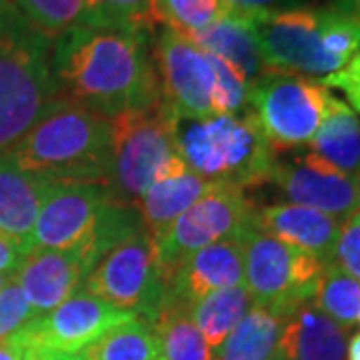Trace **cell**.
I'll use <instances>...</instances> for the list:
<instances>
[{"label": "cell", "instance_id": "cell-1", "mask_svg": "<svg viewBox=\"0 0 360 360\" xmlns=\"http://www.w3.org/2000/svg\"><path fill=\"white\" fill-rule=\"evenodd\" d=\"M60 96L108 120L162 103L153 30L77 26L52 40Z\"/></svg>", "mask_w": 360, "mask_h": 360}, {"label": "cell", "instance_id": "cell-2", "mask_svg": "<svg viewBox=\"0 0 360 360\" xmlns=\"http://www.w3.org/2000/svg\"><path fill=\"white\" fill-rule=\"evenodd\" d=\"M8 155L40 179L65 184H110L112 120L58 96Z\"/></svg>", "mask_w": 360, "mask_h": 360}, {"label": "cell", "instance_id": "cell-3", "mask_svg": "<svg viewBox=\"0 0 360 360\" xmlns=\"http://www.w3.org/2000/svg\"><path fill=\"white\" fill-rule=\"evenodd\" d=\"M146 231L139 206L106 184L52 182L34 226V248L77 250L90 270L110 250Z\"/></svg>", "mask_w": 360, "mask_h": 360}, {"label": "cell", "instance_id": "cell-4", "mask_svg": "<svg viewBox=\"0 0 360 360\" xmlns=\"http://www.w3.org/2000/svg\"><path fill=\"white\" fill-rule=\"evenodd\" d=\"M250 18L269 70L328 77L360 51V20L335 6H302Z\"/></svg>", "mask_w": 360, "mask_h": 360}, {"label": "cell", "instance_id": "cell-5", "mask_svg": "<svg viewBox=\"0 0 360 360\" xmlns=\"http://www.w3.org/2000/svg\"><path fill=\"white\" fill-rule=\"evenodd\" d=\"M52 40L13 2L0 11V153L11 150L60 96Z\"/></svg>", "mask_w": 360, "mask_h": 360}, {"label": "cell", "instance_id": "cell-6", "mask_svg": "<svg viewBox=\"0 0 360 360\" xmlns=\"http://www.w3.org/2000/svg\"><path fill=\"white\" fill-rule=\"evenodd\" d=\"M174 144L193 172L243 193L264 186L276 160L250 110L196 120L176 116Z\"/></svg>", "mask_w": 360, "mask_h": 360}, {"label": "cell", "instance_id": "cell-7", "mask_svg": "<svg viewBox=\"0 0 360 360\" xmlns=\"http://www.w3.org/2000/svg\"><path fill=\"white\" fill-rule=\"evenodd\" d=\"M333 94L319 78L266 70L250 84L248 110L276 156L309 148Z\"/></svg>", "mask_w": 360, "mask_h": 360}, {"label": "cell", "instance_id": "cell-8", "mask_svg": "<svg viewBox=\"0 0 360 360\" xmlns=\"http://www.w3.org/2000/svg\"><path fill=\"white\" fill-rule=\"evenodd\" d=\"M238 240L245 255V286L255 304L288 316L300 304L312 302L326 264L255 226Z\"/></svg>", "mask_w": 360, "mask_h": 360}, {"label": "cell", "instance_id": "cell-9", "mask_svg": "<svg viewBox=\"0 0 360 360\" xmlns=\"http://www.w3.org/2000/svg\"><path fill=\"white\" fill-rule=\"evenodd\" d=\"M176 115L165 103L155 108L112 120V176L116 198L136 205L155 182L158 170L174 155Z\"/></svg>", "mask_w": 360, "mask_h": 360}, {"label": "cell", "instance_id": "cell-10", "mask_svg": "<svg viewBox=\"0 0 360 360\" xmlns=\"http://www.w3.org/2000/svg\"><path fill=\"white\" fill-rule=\"evenodd\" d=\"M257 208L246 193L222 186L180 214L160 238L153 240L156 266L165 283L194 252L226 238H240L255 226Z\"/></svg>", "mask_w": 360, "mask_h": 360}, {"label": "cell", "instance_id": "cell-11", "mask_svg": "<svg viewBox=\"0 0 360 360\" xmlns=\"http://www.w3.org/2000/svg\"><path fill=\"white\" fill-rule=\"evenodd\" d=\"M82 288L116 309L155 321L167 298V283L156 266L148 231L110 250L90 272Z\"/></svg>", "mask_w": 360, "mask_h": 360}, {"label": "cell", "instance_id": "cell-12", "mask_svg": "<svg viewBox=\"0 0 360 360\" xmlns=\"http://www.w3.org/2000/svg\"><path fill=\"white\" fill-rule=\"evenodd\" d=\"M269 182L284 202L309 206L342 222L360 210V176L338 170L309 148L276 156Z\"/></svg>", "mask_w": 360, "mask_h": 360}, {"label": "cell", "instance_id": "cell-13", "mask_svg": "<svg viewBox=\"0 0 360 360\" xmlns=\"http://www.w3.org/2000/svg\"><path fill=\"white\" fill-rule=\"evenodd\" d=\"M153 54L162 98L179 118L212 116L214 68L208 52L186 34L162 28L155 37Z\"/></svg>", "mask_w": 360, "mask_h": 360}, {"label": "cell", "instance_id": "cell-14", "mask_svg": "<svg viewBox=\"0 0 360 360\" xmlns=\"http://www.w3.org/2000/svg\"><path fill=\"white\" fill-rule=\"evenodd\" d=\"M132 319H136V314L116 309L82 288L51 312L28 322L22 333L32 348L80 352L98 336Z\"/></svg>", "mask_w": 360, "mask_h": 360}, {"label": "cell", "instance_id": "cell-15", "mask_svg": "<svg viewBox=\"0 0 360 360\" xmlns=\"http://www.w3.org/2000/svg\"><path fill=\"white\" fill-rule=\"evenodd\" d=\"M90 272L86 260L77 250L34 248L22 258L14 281L22 288L28 304L42 316L82 290Z\"/></svg>", "mask_w": 360, "mask_h": 360}, {"label": "cell", "instance_id": "cell-16", "mask_svg": "<svg viewBox=\"0 0 360 360\" xmlns=\"http://www.w3.org/2000/svg\"><path fill=\"white\" fill-rule=\"evenodd\" d=\"M245 284V255L238 238H226L186 258L167 284V300L193 307L205 296Z\"/></svg>", "mask_w": 360, "mask_h": 360}, {"label": "cell", "instance_id": "cell-17", "mask_svg": "<svg viewBox=\"0 0 360 360\" xmlns=\"http://www.w3.org/2000/svg\"><path fill=\"white\" fill-rule=\"evenodd\" d=\"M51 184L18 167L8 153H0V238L22 257L34 250V226Z\"/></svg>", "mask_w": 360, "mask_h": 360}, {"label": "cell", "instance_id": "cell-18", "mask_svg": "<svg viewBox=\"0 0 360 360\" xmlns=\"http://www.w3.org/2000/svg\"><path fill=\"white\" fill-rule=\"evenodd\" d=\"M342 220L328 217L309 206L276 202L258 206L255 212V229L284 245L309 252L322 264L335 260V248Z\"/></svg>", "mask_w": 360, "mask_h": 360}, {"label": "cell", "instance_id": "cell-19", "mask_svg": "<svg viewBox=\"0 0 360 360\" xmlns=\"http://www.w3.org/2000/svg\"><path fill=\"white\" fill-rule=\"evenodd\" d=\"M188 39L205 52L231 65L248 84L269 70L260 54L250 14L229 11L212 25L188 34Z\"/></svg>", "mask_w": 360, "mask_h": 360}, {"label": "cell", "instance_id": "cell-20", "mask_svg": "<svg viewBox=\"0 0 360 360\" xmlns=\"http://www.w3.org/2000/svg\"><path fill=\"white\" fill-rule=\"evenodd\" d=\"M347 330L307 302L286 316L276 350L286 360H347Z\"/></svg>", "mask_w": 360, "mask_h": 360}, {"label": "cell", "instance_id": "cell-21", "mask_svg": "<svg viewBox=\"0 0 360 360\" xmlns=\"http://www.w3.org/2000/svg\"><path fill=\"white\" fill-rule=\"evenodd\" d=\"M219 188H222L220 184L202 179L191 168L176 176L156 180L136 200L150 238L153 240L160 238L180 214H184L191 206Z\"/></svg>", "mask_w": 360, "mask_h": 360}, {"label": "cell", "instance_id": "cell-22", "mask_svg": "<svg viewBox=\"0 0 360 360\" xmlns=\"http://www.w3.org/2000/svg\"><path fill=\"white\" fill-rule=\"evenodd\" d=\"M309 150L338 170L360 176V116L333 96Z\"/></svg>", "mask_w": 360, "mask_h": 360}, {"label": "cell", "instance_id": "cell-23", "mask_svg": "<svg viewBox=\"0 0 360 360\" xmlns=\"http://www.w3.org/2000/svg\"><path fill=\"white\" fill-rule=\"evenodd\" d=\"M286 316L252 304L226 340L212 352V360H269L276 350Z\"/></svg>", "mask_w": 360, "mask_h": 360}, {"label": "cell", "instance_id": "cell-24", "mask_svg": "<svg viewBox=\"0 0 360 360\" xmlns=\"http://www.w3.org/2000/svg\"><path fill=\"white\" fill-rule=\"evenodd\" d=\"M30 25L56 39L77 26H118L106 16L96 0H13Z\"/></svg>", "mask_w": 360, "mask_h": 360}, {"label": "cell", "instance_id": "cell-25", "mask_svg": "<svg viewBox=\"0 0 360 360\" xmlns=\"http://www.w3.org/2000/svg\"><path fill=\"white\" fill-rule=\"evenodd\" d=\"M252 298L248 295L245 284L224 288L219 292L205 296L202 300L191 307V319L205 336L206 345L214 352L236 328V324L252 309Z\"/></svg>", "mask_w": 360, "mask_h": 360}, {"label": "cell", "instance_id": "cell-26", "mask_svg": "<svg viewBox=\"0 0 360 360\" xmlns=\"http://www.w3.org/2000/svg\"><path fill=\"white\" fill-rule=\"evenodd\" d=\"M80 354L86 360H162L155 326L139 316L98 336Z\"/></svg>", "mask_w": 360, "mask_h": 360}, {"label": "cell", "instance_id": "cell-27", "mask_svg": "<svg viewBox=\"0 0 360 360\" xmlns=\"http://www.w3.org/2000/svg\"><path fill=\"white\" fill-rule=\"evenodd\" d=\"M150 324L160 340L162 360H212V350L191 319L188 307L165 298Z\"/></svg>", "mask_w": 360, "mask_h": 360}, {"label": "cell", "instance_id": "cell-28", "mask_svg": "<svg viewBox=\"0 0 360 360\" xmlns=\"http://www.w3.org/2000/svg\"><path fill=\"white\" fill-rule=\"evenodd\" d=\"M312 304L345 330L352 328L360 316V283L348 276L335 262L322 269Z\"/></svg>", "mask_w": 360, "mask_h": 360}, {"label": "cell", "instance_id": "cell-29", "mask_svg": "<svg viewBox=\"0 0 360 360\" xmlns=\"http://www.w3.org/2000/svg\"><path fill=\"white\" fill-rule=\"evenodd\" d=\"M155 22L182 34H193L229 13L226 0H150Z\"/></svg>", "mask_w": 360, "mask_h": 360}, {"label": "cell", "instance_id": "cell-30", "mask_svg": "<svg viewBox=\"0 0 360 360\" xmlns=\"http://www.w3.org/2000/svg\"><path fill=\"white\" fill-rule=\"evenodd\" d=\"M214 68V92H212V116L240 115L248 110L250 84L231 65L208 54Z\"/></svg>", "mask_w": 360, "mask_h": 360}, {"label": "cell", "instance_id": "cell-31", "mask_svg": "<svg viewBox=\"0 0 360 360\" xmlns=\"http://www.w3.org/2000/svg\"><path fill=\"white\" fill-rule=\"evenodd\" d=\"M34 319H39V314L28 304L22 288L13 278L0 290V340L16 335Z\"/></svg>", "mask_w": 360, "mask_h": 360}, {"label": "cell", "instance_id": "cell-32", "mask_svg": "<svg viewBox=\"0 0 360 360\" xmlns=\"http://www.w3.org/2000/svg\"><path fill=\"white\" fill-rule=\"evenodd\" d=\"M96 2L118 28L153 30L155 18H153L150 0H96Z\"/></svg>", "mask_w": 360, "mask_h": 360}, {"label": "cell", "instance_id": "cell-33", "mask_svg": "<svg viewBox=\"0 0 360 360\" xmlns=\"http://www.w3.org/2000/svg\"><path fill=\"white\" fill-rule=\"evenodd\" d=\"M333 262L360 283V222L356 217L342 222Z\"/></svg>", "mask_w": 360, "mask_h": 360}, {"label": "cell", "instance_id": "cell-34", "mask_svg": "<svg viewBox=\"0 0 360 360\" xmlns=\"http://www.w3.org/2000/svg\"><path fill=\"white\" fill-rule=\"evenodd\" d=\"M326 89L340 90L347 96L348 106L360 115V51L340 70L321 78Z\"/></svg>", "mask_w": 360, "mask_h": 360}, {"label": "cell", "instance_id": "cell-35", "mask_svg": "<svg viewBox=\"0 0 360 360\" xmlns=\"http://www.w3.org/2000/svg\"><path fill=\"white\" fill-rule=\"evenodd\" d=\"M309 2L310 0H226L229 8L240 14L278 13V11L309 6Z\"/></svg>", "mask_w": 360, "mask_h": 360}, {"label": "cell", "instance_id": "cell-36", "mask_svg": "<svg viewBox=\"0 0 360 360\" xmlns=\"http://www.w3.org/2000/svg\"><path fill=\"white\" fill-rule=\"evenodd\" d=\"M28 348L30 345L26 340L25 333L18 330L16 335L0 340V360H25Z\"/></svg>", "mask_w": 360, "mask_h": 360}, {"label": "cell", "instance_id": "cell-37", "mask_svg": "<svg viewBox=\"0 0 360 360\" xmlns=\"http://www.w3.org/2000/svg\"><path fill=\"white\" fill-rule=\"evenodd\" d=\"M22 255L8 245L4 238H0V270L4 272H16V269L22 262Z\"/></svg>", "mask_w": 360, "mask_h": 360}, {"label": "cell", "instance_id": "cell-38", "mask_svg": "<svg viewBox=\"0 0 360 360\" xmlns=\"http://www.w3.org/2000/svg\"><path fill=\"white\" fill-rule=\"evenodd\" d=\"M30 352L34 360H86L80 352H65V350H54V348L30 347Z\"/></svg>", "mask_w": 360, "mask_h": 360}, {"label": "cell", "instance_id": "cell-39", "mask_svg": "<svg viewBox=\"0 0 360 360\" xmlns=\"http://www.w3.org/2000/svg\"><path fill=\"white\" fill-rule=\"evenodd\" d=\"M333 6H335L336 11L350 14V16H354V18L360 20V0H335Z\"/></svg>", "mask_w": 360, "mask_h": 360}, {"label": "cell", "instance_id": "cell-40", "mask_svg": "<svg viewBox=\"0 0 360 360\" xmlns=\"http://www.w3.org/2000/svg\"><path fill=\"white\" fill-rule=\"evenodd\" d=\"M347 360H360V333L350 336L347 342Z\"/></svg>", "mask_w": 360, "mask_h": 360}, {"label": "cell", "instance_id": "cell-41", "mask_svg": "<svg viewBox=\"0 0 360 360\" xmlns=\"http://www.w3.org/2000/svg\"><path fill=\"white\" fill-rule=\"evenodd\" d=\"M14 278V272H4V270H0V290L6 286V284L11 283Z\"/></svg>", "mask_w": 360, "mask_h": 360}, {"label": "cell", "instance_id": "cell-42", "mask_svg": "<svg viewBox=\"0 0 360 360\" xmlns=\"http://www.w3.org/2000/svg\"><path fill=\"white\" fill-rule=\"evenodd\" d=\"M269 360H286L283 356V354H281V352H278V350H274V352H272V356H270Z\"/></svg>", "mask_w": 360, "mask_h": 360}, {"label": "cell", "instance_id": "cell-43", "mask_svg": "<svg viewBox=\"0 0 360 360\" xmlns=\"http://www.w3.org/2000/svg\"><path fill=\"white\" fill-rule=\"evenodd\" d=\"M11 2H13V0H0V11H4Z\"/></svg>", "mask_w": 360, "mask_h": 360}, {"label": "cell", "instance_id": "cell-44", "mask_svg": "<svg viewBox=\"0 0 360 360\" xmlns=\"http://www.w3.org/2000/svg\"><path fill=\"white\" fill-rule=\"evenodd\" d=\"M25 360H34V359H32V352H30V348H28V352H26Z\"/></svg>", "mask_w": 360, "mask_h": 360}, {"label": "cell", "instance_id": "cell-45", "mask_svg": "<svg viewBox=\"0 0 360 360\" xmlns=\"http://www.w3.org/2000/svg\"><path fill=\"white\" fill-rule=\"evenodd\" d=\"M354 217H356V219H359V222H360V210H359V212H356V214H354Z\"/></svg>", "mask_w": 360, "mask_h": 360}, {"label": "cell", "instance_id": "cell-46", "mask_svg": "<svg viewBox=\"0 0 360 360\" xmlns=\"http://www.w3.org/2000/svg\"><path fill=\"white\" fill-rule=\"evenodd\" d=\"M359 324H360V316H359Z\"/></svg>", "mask_w": 360, "mask_h": 360}]
</instances>
